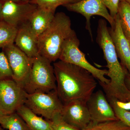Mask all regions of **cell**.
I'll return each instance as SVG.
<instances>
[{
	"mask_svg": "<svg viewBox=\"0 0 130 130\" xmlns=\"http://www.w3.org/2000/svg\"><path fill=\"white\" fill-rule=\"evenodd\" d=\"M51 62L42 55L33 59L29 75L23 89L28 94L56 90V77Z\"/></svg>",
	"mask_w": 130,
	"mask_h": 130,
	"instance_id": "3",
	"label": "cell"
},
{
	"mask_svg": "<svg viewBox=\"0 0 130 130\" xmlns=\"http://www.w3.org/2000/svg\"><path fill=\"white\" fill-rule=\"evenodd\" d=\"M83 130H130V127L118 120L98 123L91 122Z\"/></svg>",
	"mask_w": 130,
	"mask_h": 130,
	"instance_id": "20",
	"label": "cell"
},
{
	"mask_svg": "<svg viewBox=\"0 0 130 130\" xmlns=\"http://www.w3.org/2000/svg\"><path fill=\"white\" fill-rule=\"evenodd\" d=\"M64 6L68 11L79 13L85 18V28L88 31L92 40H93V37L90 20L92 16H102L109 23L111 27H113L115 24L114 19L110 15L102 0H81L76 3L68 4Z\"/></svg>",
	"mask_w": 130,
	"mask_h": 130,
	"instance_id": "9",
	"label": "cell"
},
{
	"mask_svg": "<svg viewBox=\"0 0 130 130\" xmlns=\"http://www.w3.org/2000/svg\"><path fill=\"white\" fill-rule=\"evenodd\" d=\"M3 3H4V1L2 0H0V20H3L2 16V12Z\"/></svg>",
	"mask_w": 130,
	"mask_h": 130,
	"instance_id": "28",
	"label": "cell"
},
{
	"mask_svg": "<svg viewBox=\"0 0 130 130\" xmlns=\"http://www.w3.org/2000/svg\"><path fill=\"white\" fill-rule=\"evenodd\" d=\"M56 91L63 104L78 100L87 102L97 86L95 78L87 70L59 60L53 64Z\"/></svg>",
	"mask_w": 130,
	"mask_h": 130,
	"instance_id": "1",
	"label": "cell"
},
{
	"mask_svg": "<svg viewBox=\"0 0 130 130\" xmlns=\"http://www.w3.org/2000/svg\"><path fill=\"white\" fill-rule=\"evenodd\" d=\"M106 20L100 19L98 22L96 41L103 52L108 68L107 76L112 81L121 79L125 74V69L119 61Z\"/></svg>",
	"mask_w": 130,
	"mask_h": 130,
	"instance_id": "5",
	"label": "cell"
},
{
	"mask_svg": "<svg viewBox=\"0 0 130 130\" xmlns=\"http://www.w3.org/2000/svg\"><path fill=\"white\" fill-rule=\"evenodd\" d=\"M120 1H124L129 3L130 4V0H120Z\"/></svg>",
	"mask_w": 130,
	"mask_h": 130,
	"instance_id": "32",
	"label": "cell"
},
{
	"mask_svg": "<svg viewBox=\"0 0 130 130\" xmlns=\"http://www.w3.org/2000/svg\"><path fill=\"white\" fill-rule=\"evenodd\" d=\"M66 122L79 130H83L91 121L87 102L75 100L63 104L60 112Z\"/></svg>",
	"mask_w": 130,
	"mask_h": 130,
	"instance_id": "12",
	"label": "cell"
},
{
	"mask_svg": "<svg viewBox=\"0 0 130 130\" xmlns=\"http://www.w3.org/2000/svg\"><path fill=\"white\" fill-rule=\"evenodd\" d=\"M0 124L8 130H29L24 120L16 112L0 118Z\"/></svg>",
	"mask_w": 130,
	"mask_h": 130,
	"instance_id": "17",
	"label": "cell"
},
{
	"mask_svg": "<svg viewBox=\"0 0 130 130\" xmlns=\"http://www.w3.org/2000/svg\"><path fill=\"white\" fill-rule=\"evenodd\" d=\"M116 103L118 106L121 108L129 111L130 110V101L127 102H123L116 100Z\"/></svg>",
	"mask_w": 130,
	"mask_h": 130,
	"instance_id": "26",
	"label": "cell"
},
{
	"mask_svg": "<svg viewBox=\"0 0 130 130\" xmlns=\"http://www.w3.org/2000/svg\"><path fill=\"white\" fill-rule=\"evenodd\" d=\"M18 28L0 20V48L14 43Z\"/></svg>",
	"mask_w": 130,
	"mask_h": 130,
	"instance_id": "19",
	"label": "cell"
},
{
	"mask_svg": "<svg viewBox=\"0 0 130 130\" xmlns=\"http://www.w3.org/2000/svg\"><path fill=\"white\" fill-rule=\"evenodd\" d=\"M71 26L70 17L64 13L55 14L48 28L38 37L39 55L51 63L59 59L65 41L75 32Z\"/></svg>",
	"mask_w": 130,
	"mask_h": 130,
	"instance_id": "2",
	"label": "cell"
},
{
	"mask_svg": "<svg viewBox=\"0 0 130 130\" xmlns=\"http://www.w3.org/2000/svg\"><path fill=\"white\" fill-rule=\"evenodd\" d=\"M115 115L119 120L130 127V111L121 108L116 103V99L112 98L107 97Z\"/></svg>",
	"mask_w": 130,
	"mask_h": 130,
	"instance_id": "22",
	"label": "cell"
},
{
	"mask_svg": "<svg viewBox=\"0 0 130 130\" xmlns=\"http://www.w3.org/2000/svg\"><path fill=\"white\" fill-rule=\"evenodd\" d=\"M91 122L94 123L119 120L102 91L93 93L87 102Z\"/></svg>",
	"mask_w": 130,
	"mask_h": 130,
	"instance_id": "11",
	"label": "cell"
},
{
	"mask_svg": "<svg viewBox=\"0 0 130 130\" xmlns=\"http://www.w3.org/2000/svg\"><path fill=\"white\" fill-rule=\"evenodd\" d=\"M3 1H12L15 2H21V0H2Z\"/></svg>",
	"mask_w": 130,
	"mask_h": 130,
	"instance_id": "29",
	"label": "cell"
},
{
	"mask_svg": "<svg viewBox=\"0 0 130 130\" xmlns=\"http://www.w3.org/2000/svg\"><path fill=\"white\" fill-rule=\"evenodd\" d=\"M5 115H6L2 111L0 110V118L2 117L3 116H5Z\"/></svg>",
	"mask_w": 130,
	"mask_h": 130,
	"instance_id": "30",
	"label": "cell"
},
{
	"mask_svg": "<svg viewBox=\"0 0 130 130\" xmlns=\"http://www.w3.org/2000/svg\"><path fill=\"white\" fill-rule=\"evenodd\" d=\"M79 44L80 42L75 32L65 41L59 60L87 70L98 80L100 84H109L110 79L105 77L108 74V70H100L91 65L86 59L85 55L79 49Z\"/></svg>",
	"mask_w": 130,
	"mask_h": 130,
	"instance_id": "4",
	"label": "cell"
},
{
	"mask_svg": "<svg viewBox=\"0 0 130 130\" xmlns=\"http://www.w3.org/2000/svg\"><path fill=\"white\" fill-rule=\"evenodd\" d=\"M24 105L37 115L48 120L57 113L61 112L63 106L56 90L48 93L28 94L26 92Z\"/></svg>",
	"mask_w": 130,
	"mask_h": 130,
	"instance_id": "6",
	"label": "cell"
},
{
	"mask_svg": "<svg viewBox=\"0 0 130 130\" xmlns=\"http://www.w3.org/2000/svg\"><path fill=\"white\" fill-rule=\"evenodd\" d=\"M125 83L127 88L130 91V73L128 72L126 75Z\"/></svg>",
	"mask_w": 130,
	"mask_h": 130,
	"instance_id": "27",
	"label": "cell"
},
{
	"mask_svg": "<svg viewBox=\"0 0 130 130\" xmlns=\"http://www.w3.org/2000/svg\"><path fill=\"white\" fill-rule=\"evenodd\" d=\"M113 27L108 28L109 34L120 63L130 73V43L123 33L118 14Z\"/></svg>",
	"mask_w": 130,
	"mask_h": 130,
	"instance_id": "13",
	"label": "cell"
},
{
	"mask_svg": "<svg viewBox=\"0 0 130 130\" xmlns=\"http://www.w3.org/2000/svg\"><path fill=\"white\" fill-rule=\"evenodd\" d=\"M118 14L123 33L130 43V4L125 2L120 1Z\"/></svg>",
	"mask_w": 130,
	"mask_h": 130,
	"instance_id": "18",
	"label": "cell"
},
{
	"mask_svg": "<svg viewBox=\"0 0 130 130\" xmlns=\"http://www.w3.org/2000/svg\"><path fill=\"white\" fill-rule=\"evenodd\" d=\"M55 15V13L38 6L29 20L32 31L38 37L48 28Z\"/></svg>",
	"mask_w": 130,
	"mask_h": 130,
	"instance_id": "15",
	"label": "cell"
},
{
	"mask_svg": "<svg viewBox=\"0 0 130 130\" xmlns=\"http://www.w3.org/2000/svg\"><path fill=\"white\" fill-rule=\"evenodd\" d=\"M16 112L24 120L29 130H53L50 120L38 116L25 105L20 107Z\"/></svg>",
	"mask_w": 130,
	"mask_h": 130,
	"instance_id": "16",
	"label": "cell"
},
{
	"mask_svg": "<svg viewBox=\"0 0 130 130\" xmlns=\"http://www.w3.org/2000/svg\"><path fill=\"white\" fill-rule=\"evenodd\" d=\"M13 78V73L7 57L4 52H0V81Z\"/></svg>",
	"mask_w": 130,
	"mask_h": 130,
	"instance_id": "24",
	"label": "cell"
},
{
	"mask_svg": "<svg viewBox=\"0 0 130 130\" xmlns=\"http://www.w3.org/2000/svg\"><path fill=\"white\" fill-rule=\"evenodd\" d=\"M7 57L13 73V79L23 88L30 73L33 59L28 57L14 44L2 48Z\"/></svg>",
	"mask_w": 130,
	"mask_h": 130,
	"instance_id": "8",
	"label": "cell"
},
{
	"mask_svg": "<svg viewBox=\"0 0 130 130\" xmlns=\"http://www.w3.org/2000/svg\"><path fill=\"white\" fill-rule=\"evenodd\" d=\"M50 121L53 130H79L66 122L60 112L55 114Z\"/></svg>",
	"mask_w": 130,
	"mask_h": 130,
	"instance_id": "23",
	"label": "cell"
},
{
	"mask_svg": "<svg viewBox=\"0 0 130 130\" xmlns=\"http://www.w3.org/2000/svg\"><path fill=\"white\" fill-rule=\"evenodd\" d=\"M0 130H4L3 129H2V128H1V127H0Z\"/></svg>",
	"mask_w": 130,
	"mask_h": 130,
	"instance_id": "33",
	"label": "cell"
},
{
	"mask_svg": "<svg viewBox=\"0 0 130 130\" xmlns=\"http://www.w3.org/2000/svg\"><path fill=\"white\" fill-rule=\"evenodd\" d=\"M15 45L31 59L39 55L38 38L32 31L29 21L18 28Z\"/></svg>",
	"mask_w": 130,
	"mask_h": 130,
	"instance_id": "14",
	"label": "cell"
},
{
	"mask_svg": "<svg viewBox=\"0 0 130 130\" xmlns=\"http://www.w3.org/2000/svg\"><path fill=\"white\" fill-rule=\"evenodd\" d=\"M32 0H21V2H30Z\"/></svg>",
	"mask_w": 130,
	"mask_h": 130,
	"instance_id": "31",
	"label": "cell"
},
{
	"mask_svg": "<svg viewBox=\"0 0 130 130\" xmlns=\"http://www.w3.org/2000/svg\"><path fill=\"white\" fill-rule=\"evenodd\" d=\"M81 0H32L30 2L37 6L44 8L55 13L56 8L60 6H63L68 4L79 2Z\"/></svg>",
	"mask_w": 130,
	"mask_h": 130,
	"instance_id": "21",
	"label": "cell"
},
{
	"mask_svg": "<svg viewBox=\"0 0 130 130\" xmlns=\"http://www.w3.org/2000/svg\"><path fill=\"white\" fill-rule=\"evenodd\" d=\"M37 7V5L30 2H4L2 12V20L18 28L29 21Z\"/></svg>",
	"mask_w": 130,
	"mask_h": 130,
	"instance_id": "10",
	"label": "cell"
},
{
	"mask_svg": "<svg viewBox=\"0 0 130 130\" xmlns=\"http://www.w3.org/2000/svg\"><path fill=\"white\" fill-rule=\"evenodd\" d=\"M26 92L12 78L0 81V110L6 115L16 112L24 104Z\"/></svg>",
	"mask_w": 130,
	"mask_h": 130,
	"instance_id": "7",
	"label": "cell"
},
{
	"mask_svg": "<svg viewBox=\"0 0 130 130\" xmlns=\"http://www.w3.org/2000/svg\"><path fill=\"white\" fill-rule=\"evenodd\" d=\"M107 8L109 11V14L114 19L118 14L119 4L120 0H102Z\"/></svg>",
	"mask_w": 130,
	"mask_h": 130,
	"instance_id": "25",
	"label": "cell"
}]
</instances>
